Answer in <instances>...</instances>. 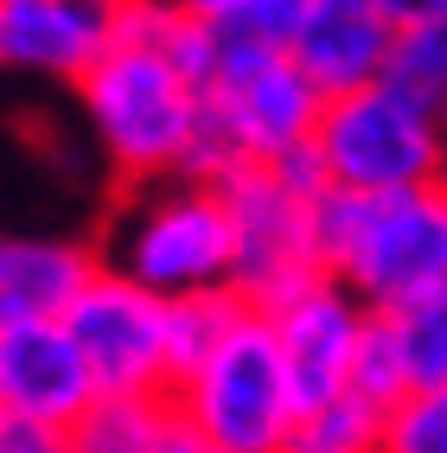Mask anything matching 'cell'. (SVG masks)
Here are the masks:
<instances>
[{"label": "cell", "instance_id": "1", "mask_svg": "<svg viewBox=\"0 0 447 453\" xmlns=\"http://www.w3.org/2000/svg\"><path fill=\"white\" fill-rule=\"evenodd\" d=\"M77 115L89 147L103 154L115 186L173 173H204V77L147 51L135 39H115L109 58L77 89Z\"/></svg>", "mask_w": 447, "mask_h": 453}, {"label": "cell", "instance_id": "2", "mask_svg": "<svg viewBox=\"0 0 447 453\" xmlns=\"http://www.w3.org/2000/svg\"><path fill=\"white\" fill-rule=\"evenodd\" d=\"M326 275L345 281L371 313L447 300V179L383 198L320 192Z\"/></svg>", "mask_w": 447, "mask_h": 453}, {"label": "cell", "instance_id": "3", "mask_svg": "<svg viewBox=\"0 0 447 453\" xmlns=\"http://www.w3.org/2000/svg\"><path fill=\"white\" fill-rule=\"evenodd\" d=\"M96 256H103V268L141 281L160 300L230 288V204H224V186L204 179V173L115 186L103 236H96Z\"/></svg>", "mask_w": 447, "mask_h": 453}, {"label": "cell", "instance_id": "4", "mask_svg": "<svg viewBox=\"0 0 447 453\" xmlns=\"http://www.w3.org/2000/svg\"><path fill=\"white\" fill-rule=\"evenodd\" d=\"M326 89L301 71L288 45L250 33H218L204 71V179L236 166H288L313 147Z\"/></svg>", "mask_w": 447, "mask_h": 453}, {"label": "cell", "instance_id": "5", "mask_svg": "<svg viewBox=\"0 0 447 453\" xmlns=\"http://www.w3.org/2000/svg\"><path fill=\"white\" fill-rule=\"evenodd\" d=\"M307 160H313L326 192L383 198V192L447 179V128H441L435 103L409 96L390 77H377L365 89L326 96Z\"/></svg>", "mask_w": 447, "mask_h": 453}, {"label": "cell", "instance_id": "6", "mask_svg": "<svg viewBox=\"0 0 447 453\" xmlns=\"http://www.w3.org/2000/svg\"><path fill=\"white\" fill-rule=\"evenodd\" d=\"M218 186L230 204V288L256 313L326 275V243H320L326 186L307 154L288 166H236Z\"/></svg>", "mask_w": 447, "mask_h": 453}, {"label": "cell", "instance_id": "7", "mask_svg": "<svg viewBox=\"0 0 447 453\" xmlns=\"http://www.w3.org/2000/svg\"><path fill=\"white\" fill-rule=\"evenodd\" d=\"M166 396L186 409V421L218 453H281L294 415H301L288 365H281V345H275V332H268V319L256 307Z\"/></svg>", "mask_w": 447, "mask_h": 453}, {"label": "cell", "instance_id": "8", "mask_svg": "<svg viewBox=\"0 0 447 453\" xmlns=\"http://www.w3.org/2000/svg\"><path fill=\"white\" fill-rule=\"evenodd\" d=\"M71 339L83 345L103 396H166L173 389V351H166V300L141 281L96 268L89 288L71 300Z\"/></svg>", "mask_w": 447, "mask_h": 453}, {"label": "cell", "instance_id": "9", "mask_svg": "<svg viewBox=\"0 0 447 453\" xmlns=\"http://www.w3.org/2000/svg\"><path fill=\"white\" fill-rule=\"evenodd\" d=\"M262 319H268V332H275V345H281V365H288V383H294V403H301V409L333 403V396L351 389L371 307L345 281L320 275L301 294L275 300Z\"/></svg>", "mask_w": 447, "mask_h": 453}, {"label": "cell", "instance_id": "10", "mask_svg": "<svg viewBox=\"0 0 447 453\" xmlns=\"http://www.w3.org/2000/svg\"><path fill=\"white\" fill-rule=\"evenodd\" d=\"M115 0H0V71L77 89L115 45Z\"/></svg>", "mask_w": 447, "mask_h": 453}, {"label": "cell", "instance_id": "11", "mask_svg": "<svg viewBox=\"0 0 447 453\" xmlns=\"http://www.w3.org/2000/svg\"><path fill=\"white\" fill-rule=\"evenodd\" d=\"M96 403H103L96 371H89V357L71 339L65 319L0 332V409H26V415H45V421L71 428Z\"/></svg>", "mask_w": 447, "mask_h": 453}, {"label": "cell", "instance_id": "12", "mask_svg": "<svg viewBox=\"0 0 447 453\" xmlns=\"http://www.w3.org/2000/svg\"><path fill=\"white\" fill-rule=\"evenodd\" d=\"M403 26L377 7V0H313L294 26L288 51L301 58V71L326 89V96H345V89H365L390 71Z\"/></svg>", "mask_w": 447, "mask_h": 453}, {"label": "cell", "instance_id": "13", "mask_svg": "<svg viewBox=\"0 0 447 453\" xmlns=\"http://www.w3.org/2000/svg\"><path fill=\"white\" fill-rule=\"evenodd\" d=\"M96 268H103L96 243H77V236H19V230H0V332L65 319L71 300L89 288Z\"/></svg>", "mask_w": 447, "mask_h": 453}, {"label": "cell", "instance_id": "14", "mask_svg": "<svg viewBox=\"0 0 447 453\" xmlns=\"http://www.w3.org/2000/svg\"><path fill=\"white\" fill-rule=\"evenodd\" d=\"M71 453H212L173 396H103L71 421Z\"/></svg>", "mask_w": 447, "mask_h": 453}, {"label": "cell", "instance_id": "15", "mask_svg": "<svg viewBox=\"0 0 447 453\" xmlns=\"http://www.w3.org/2000/svg\"><path fill=\"white\" fill-rule=\"evenodd\" d=\"M383 434H390V409H377L371 396L345 389V396L294 415L281 453H383Z\"/></svg>", "mask_w": 447, "mask_h": 453}, {"label": "cell", "instance_id": "16", "mask_svg": "<svg viewBox=\"0 0 447 453\" xmlns=\"http://www.w3.org/2000/svg\"><path fill=\"white\" fill-rule=\"evenodd\" d=\"M250 313V300L236 288H212V294H186V300H166V351H173V383L186 377L204 351H212L224 332Z\"/></svg>", "mask_w": 447, "mask_h": 453}, {"label": "cell", "instance_id": "17", "mask_svg": "<svg viewBox=\"0 0 447 453\" xmlns=\"http://www.w3.org/2000/svg\"><path fill=\"white\" fill-rule=\"evenodd\" d=\"M383 332H390V351H397L409 389L447 383V300H422V307L383 313Z\"/></svg>", "mask_w": 447, "mask_h": 453}, {"label": "cell", "instance_id": "18", "mask_svg": "<svg viewBox=\"0 0 447 453\" xmlns=\"http://www.w3.org/2000/svg\"><path fill=\"white\" fill-rule=\"evenodd\" d=\"M390 83H403L409 96H422L441 109L447 96V19H428V26H403L397 33V51H390Z\"/></svg>", "mask_w": 447, "mask_h": 453}, {"label": "cell", "instance_id": "19", "mask_svg": "<svg viewBox=\"0 0 447 453\" xmlns=\"http://www.w3.org/2000/svg\"><path fill=\"white\" fill-rule=\"evenodd\" d=\"M383 453H447V383L409 389V396L390 409Z\"/></svg>", "mask_w": 447, "mask_h": 453}, {"label": "cell", "instance_id": "20", "mask_svg": "<svg viewBox=\"0 0 447 453\" xmlns=\"http://www.w3.org/2000/svg\"><path fill=\"white\" fill-rule=\"evenodd\" d=\"M0 453H71V428L26 409H0Z\"/></svg>", "mask_w": 447, "mask_h": 453}, {"label": "cell", "instance_id": "21", "mask_svg": "<svg viewBox=\"0 0 447 453\" xmlns=\"http://www.w3.org/2000/svg\"><path fill=\"white\" fill-rule=\"evenodd\" d=\"M307 7H313V0H256L250 19H243V26H230V33H250V39H268V45H288Z\"/></svg>", "mask_w": 447, "mask_h": 453}, {"label": "cell", "instance_id": "22", "mask_svg": "<svg viewBox=\"0 0 447 453\" xmlns=\"http://www.w3.org/2000/svg\"><path fill=\"white\" fill-rule=\"evenodd\" d=\"M192 19H204V26H218V33H230V26H243L250 19V7L256 0H179Z\"/></svg>", "mask_w": 447, "mask_h": 453}, {"label": "cell", "instance_id": "23", "mask_svg": "<svg viewBox=\"0 0 447 453\" xmlns=\"http://www.w3.org/2000/svg\"><path fill=\"white\" fill-rule=\"evenodd\" d=\"M397 26H428V19H447V0H377Z\"/></svg>", "mask_w": 447, "mask_h": 453}, {"label": "cell", "instance_id": "24", "mask_svg": "<svg viewBox=\"0 0 447 453\" xmlns=\"http://www.w3.org/2000/svg\"><path fill=\"white\" fill-rule=\"evenodd\" d=\"M441 128H447V96H441Z\"/></svg>", "mask_w": 447, "mask_h": 453}, {"label": "cell", "instance_id": "25", "mask_svg": "<svg viewBox=\"0 0 447 453\" xmlns=\"http://www.w3.org/2000/svg\"><path fill=\"white\" fill-rule=\"evenodd\" d=\"M115 7H135V0H115Z\"/></svg>", "mask_w": 447, "mask_h": 453}, {"label": "cell", "instance_id": "26", "mask_svg": "<svg viewBox=\"0 0 447 453\" xmlns=\"http://www.w3.org/2000/svg\"><path fill=\"white\" fill-rule=\"evenodd\" d=\"M212 453H218V447H212Z\"/></svg>", "mask_w": 447, "mask_h": 453}]
</instances>
